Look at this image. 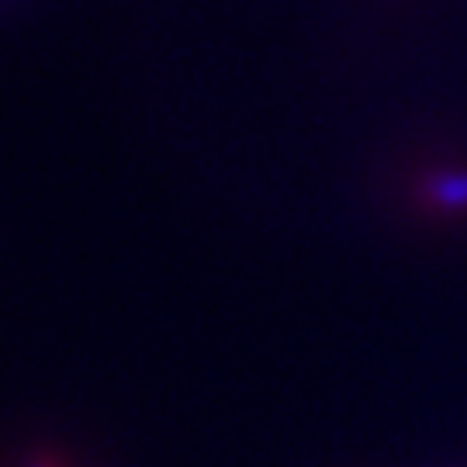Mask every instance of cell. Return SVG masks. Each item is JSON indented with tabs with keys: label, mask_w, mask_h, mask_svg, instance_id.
<instances>
[{
	"label": "cell",
	"mask_w": 467,
	"mask_h": 467,
	"mask_svg": "<svg viewBox=\"0 0 467 467\" xmlns=\"http://www.w3.org/2000/svg\"><path fill=\"white\" fill-rule=\"evenodd\" d=\"M430 198L447 208H467V173H443L430 181Z\"/></svg>",
	"instance_id": "6da1fadb"
}]
</instances>
